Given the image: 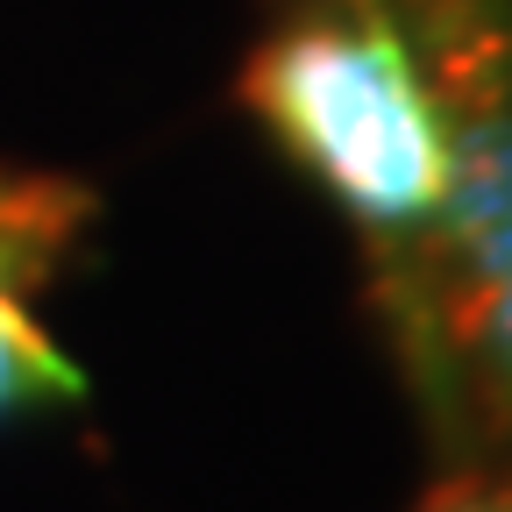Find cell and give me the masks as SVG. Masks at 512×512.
Segmentation results:
<instances>
[{"instance_id": "1", "label": "cell", "mask_w": 512, "mask_h": 512, "mask_svg": "<svg viewBox=\"0 0 512 512\" xmlns=\"http://www.w3.org/2000/svg\"><path fill=\"white\" fill-rule=\"evenodd\" d=\"M441 114V221L377 313L448 470L512 477V0H392Z\"/></svg>"}, {"instance_id": "3", "label": "cell", "mask_w": 512, "mask_h": 512, "mask_svg": "<svg viewBox=\"0 0 512 512\" xmlns=\"http://www.w3.org/2000/svg\"><path fill=\"white\" fill-rule=\"evenodd\" d=\"M86 221H93V192L79 178L36 171V164H0V427L79 406L93 392L86 370L29 313V292H43L64 271Z\"/></svg>"}, {"instance_id": "2", "label": "cell", "mask_w": 512, "mask_h": 512, "mask_svg": "<svg viewBox=\"0 0 512 512\" xmlns=\"http://www.w3.org/2000/svg\"><path fill=\"white\" fill-rule=\"evenodd\" d=\"M235 100L328 200L370 271V313H392L441 221V114L392 0H271Z\"/></svg>"}]
</instances>
